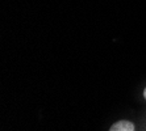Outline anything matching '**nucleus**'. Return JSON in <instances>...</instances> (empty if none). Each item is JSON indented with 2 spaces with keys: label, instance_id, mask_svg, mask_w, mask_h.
<instances>
[{
  "label": "nucleus",
  "instance_id": "f257e3e1",
  "mask_svg": "<svg viewBox=\"0 0 146 131\" xmlns=\"http://www.w3.org/2000/svg\"><path fill=\"white\" fill-rule=\"evenodd\" d=\"M109 131H134V124L129 121H120L113 124Z\"/></svg>",
  "mask_w": 146,
  "mask_h": 131
},
{
  "label": "nucleus",
  "instance_id": "f03ea898",
  "mask_svg": "<svg viewBox=\"0 0 146 131\" xmlns=\"http://www.w3.org/2000/svg\"><path fill=\"white\" fill-rule=\"evenodd\" d=\"M143 96H145V98H146V88H145V92H143Z\"/></svg>",
  "mask_w": 146,
  "mask_h": 131
}]
</instances>
